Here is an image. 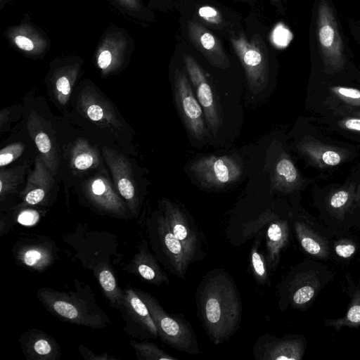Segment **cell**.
I'll list each match as a JSON object with an SVG mask.
<instances>
[{"label":"cell","mask_w":360,"mask_h":360,"mask_svg":"<svg viewBox=\"0 0 360 360\" xmlns=\"http://www.w3.org/2000/svg\"><path fill=\"white\" fill-rule=\"evenodd\" d=\"M200 319L210 338L220 344L238 329L241 319V302L230 276L221 271L210 272L198 292Z\"/></svg>","instance_id":"obj_1"},{"label":"cell","mask_w":360,"mask_h":360,"mask_svg":"<svg viewBox=\"0 0 360 360\" xmlns=\"http://www.w3.org/2000/svg\"><path fill=\"white\" fill-rule=\"evenodd\" d=\"M75 291H59L44 287L37 292L42 305L61 321L93 329L110 323L108 314L99 307L90 287L75 281Z\"/></svg>","instance_id":"obj_2"},{"label":"cell","mask_w":360,"mask_h":360,"mask_svg":"<svg viewBox=\"0 0 360 360\" xmlns=\"http://www.w3.org/2000/svg\"><path fill=\"white\" fill-rule=\"evenodd\" d=\"M319 262L308 260L291 271L285 280L284 294L297 309L307 307L332 278V273Z\"/></svg>","instance_id":"obj_3"},{"label":"cell","mask_w":360,"mask_h":360,"mask_svg":"<svg viewBox=\"0 0 360 360\" xmlns=\"http://www.w3.org/2000/svg\"><path fill=\"white\" fill-rule=\"evenodd\" d=\"M134 289L147 306L157 328L158 336L165 343L175 349L193 354L199 352L195 335L187 321L169 314L148 292Z\"/></svg>","instance_id":"obj_4"},{"label":"cell","mask_w":360,"mask_h":360,"mask_svg":"<svg viewBox=\"0 0 360 360\" xmlns=\"http://www.w3.org/2000/svg\"><path fill=\"white\" fill-rule=\"evenodd\" d=\"M317 37L324 72L333 74L342 70L346 61L344 46L333 9L326 1L318 7Z\"/></svg>","instance_id":"obj_5"},{"label":"cell","mask_w":360,"mask_h":360,"mask_svg":"<svg viewBox=\"0 0 360 360\" xmlns=\"http://www.w3.org/2000/svg\"><path fill=\"white\" fill-rule=\"evenodd\" d=\"M174 92L176 105L188 131L195 139L203 140L208 135L203 110L186 74L179 69L174 73Z\"/></svg>","instance_id":"obj_6"},{"label":"cell","mask_w":360,"mask_h":360,"mask_svg":"<svg viewBox=\"0 0 360 360\" xmlns=\"http://www.w3.org/2000/svg\"><path fill=\"white\" fill-rule=\"evenodd\" d=\"M134 42L130 35L117 27L108 28L98 44L96 64L103 75H108L120 70L131 56Z\"/></svg>","instance_id":"obj_7"},{"label":"cell","mask_w":360,"mask_h":360,"mask_svg":"<svg viewBox=\"0 0 360 360\" xmlns=\"http://www.w3.org/2000/svg\"><path fill=\"white\" fill-rule=\"evenodd\" d=\"M190 170L207 188H221L233 183L243 172L242 166L229 155L202 157L191 164Z\"/></svg>","instance_id":"obj_8"},{"label":"cell","mask_w":360,"mask_h":360,"mask_svg":"<svg viewBox=\"0 0 360 360\" xmlns=\"http://www.w3.org/2000/svg\"><path fill=\"white\" fill-rule=\"evenodd\" d=\"M234 49L244 68L248 86L254 94L262 91L269 79L268 60L258 39L232 37Z\"/></svg>","instance_id":"obj_9"},{"label":"cell","mask_w":360,"mask_h":360,"mask_svg":"<svg viewBox=\"0 0 360 360\" xmlns=\"http://www.w3.org/2000/svg\"><path fill=\"white\" fill-rule=\"evenodd\" d=\"M118 310L125 322L123 329L129 336L139 339L158 338V330L149 310L134 288L123 290Z\"/></svg>","instance_id":"obj_10"},{"label":"cell","mask_w":360,"mask_h":360,"mask_svg":"<svg viewBox=\"0 0 360 360\" xmlns=\"http://www.w3.org/2000/svg\"><path fill=\"white\" fill-rule=\"evenodd\" d=\"M149 231L151 243L166 257L170 271L184 278L188 265L194 259L182 243L173 234L162 214L158 216L155 226L150 228Z\"/></svg>","instance_id":"obj_11"},{"label":"cell","mask_w":360,"mask_h":360,"mask_svg":"<svg viewBox=\"0 0 360 360\" xmlns=\"http://www.w3.org/2000/svg\"><path fill=\"white\" fill-rule=\"evenodd\" d=\"M184 60L197 98L204 112L205 121L215 134L221 124L219 109L212 88L201 67L189 55L184 56Z\"/></svg>","instance_id":"obj_12"},{"label":"cell","mask_w":360,"mask_h":360,"mask_svg":"<svg viewBox=\"0 0 360 360\" xmlns=\"http://www.w3.org/2000/svg\"><path fill=\"white\" fill-rule=\"evenodd\" d=\"M103 155L110 169L117 188L131 214H137L139 199L131 165L127 158L113 149L104 146Z\"/></svg>","instance_id":"obj_13"},{"label":"cell","mask_w":360,"mask_h":360,"mask_svg":"<svg viewBox=\"0 0 360 360\" xmlns=\"http://www.w3.org/2000/svg\"><path fill=\"white\" fill-rule=\"evenodd\" d=\"M305 347L304 338L300 335L278 338L264 335L256 342L254 354L262 360H300Z\"/></svg>","instance_id":"obj_14"},{"label":"cell","mask_w":360,"mask_h":360,"mask_svg":"<svg viewBox=\"0 0 360 360\" xmlns=\"http://www.w3.org/2000/svg\"><path fill=\"white\" fill-rule=\"evenodd\" d=\"M84 192L97 209L117 217H124L128 208L127 204L105 176L98 175L89 179L84 186Z\"/></svg>","instance_id":"obj_15"},{"label":"cell","mask_w":360,"mask_h":360,"mask_svg":"<svg viewBox=\"0 0 360 360\" xmlns=\"http://www.w3.org/2000/svg\"><path fill=\"white\" fill-rule=\"evenodd\" d=\"M162 214L170 230L194 259L200 247L197 230L190 224L186 215L176 204L164 200L162 202Z\"/></svg>","instance_id":"obj_16"},{"label":"cell","mask_w":360,"mask_h":360,"mask_svg":"<svg viewBox=\"0 0 360 360\" xmlns=\"http://www.w3.org/2000/svg\"><path fill=\"white\" fill-rule=\"evenodd\" d=\"M22 351L29 360H58L60 351L56 340L46 333L30 329L20 338Z\"/></svg>","instance_id":"obj_17"},{"label":"cell","mask_w":360,"mask_h":360,"mask_svg":"<svg viewBox=\"0 0 360 360\" xmlns=\"http://www.w3.org/2000/svg\"><path fill=\"white\" fill-rule=\"evenodd\" d=\"M9 41L19 50L31 56H39L49 48L47 36L34 26L20 23L6 32Z\"/></svg>","instance_id":"obj_18"},{"label":"cell","mask_w":360,"mask_h":360,"mask_svg":"<svg viewBox=\"0 0 360 360\" xmlns=\"http://www.w3.org/2000/svg\"><path fill=\"white\" fill-rule=\"evenodd\" d=\"M53 184L51 171L45 165L41 156L35 159L34 168L28 176L26 186L22 193L24 202L35 205L46 199Z\"/></svg>","instance_id":"obj_19"},{"label":"cell","mask_w":360,"mask_h":360,"mask_svg":"<svg viewBox=\"0 0 360 360\" xmlns=\"http://www.w3.org/2000/svg\"><path fill=\"white\" fill-rule=\"evenodd\" d=\"M124 270L156 285L168 283L169 281L167 274L162 270L144 240L140 244L139 252L124 267Z\"/></svg>","instance_id":"obj_20"},{"label":"cell","mask_w":360,"mask_h":360,"mask_svg":"<svg viewBox=\"0 0 360 360\" xmlns=\"http://www.w3.org/2000/svg\"><path fill=\"white\" fill-rule=\"evenodd\" d=\"M56 254L55 248L51 243L32 240L20 244L15 255L20 264L41 271L53 262Z\"/></svg>","instance_id":"obj_21"},{"label":"cell","mask_w":360,"mask_h":360,"mask_svg":"<svg viewBox=\"0 0 360 360\" xmlns=\"http://www.w3.org/2000/svg\"><path fill=\"white\" fill-rule=\"evenodd\" d=\"M297 148L311 165L320 168L340 165L347 158V154L342 148L314 139L301 141Z\"/></svg>","instance_id":"obj_22"},{"label":"cell","mask_w":360,"mask_h":360,"mask_svg":"<svg viewBox=\"0 0 360 360\" xmlns=\"http://www.w3.org/2000/svg\"><path fill=\"white\" fill-rule=\"evenodd\" d=\"M191 38L194 44L214 67L224 69L229 66V61L215 37L201 25L189 22Z\"/></svg>","instance_id":"obj_23"},{"label":"cell","mask_w":360,"mask_h":360,"mask_svg":"<svg viewBox=\"0 0 360 360\" xmlns=\"http://www.w3.org/2000/svg\"><path fill=\"white\" fill-rule=\"evenodd\" d=\"M27 129L45 165L51 173H56L59 163L57 149L51 137L44 129L40 117L34 111L29 115Z\"/></svg>","instance_id":"obj_24"},{"label":"cell","mask_w":360,"mask_h":360,"mask_svg":"<svg viewBox=\"0 0 360 360\" xmlns=\"http://www.w3.org/2000/svg\"><path fill=\"white\" fill-rule=\"evenodd\" d=\"M295 232L302 250L311 257L327 259L330 255V248L327 238L320 234L308 223L296 220Z\"/></svg>","instance_id":"obj_25"},{"label":"cell","mask_w":360,"mask_h":360,"mask_svg":"<svg viewBox=\"0 0 360 360\" xmlns=\"http://www.w3.org/2000/svg\"><path fill=\"white\" fill-rule=\"evenodd\" d=\"M303 179L290 156L282 153L276 161L271 177V188L285 193L299 189Z\"/></svg>","instance_id":"obj_26"},{"label":"cell","mask_w":360,"mask_h":360,"mask_svg":"<svg viewBox=\"0 0 360 360\" xmlns=\"http://www.w3.org/2000/svg\"><path fill=\"white\" fill-rule=\"evenodd\" d=\"M79 103L82 112L89 120L115 127L120 125L111 107L96 93L88 89L84 90Z\"/></svg>","instance_id":"obj_27"},{"label":"cell","mask_w":360,"mask_h":360,"mask_svg":"<svg viewBox=\"0 0 360 360\" xmlns=\"http://www.w3.org/2000/svg\"><path fill=\"white\" fill-rule=\"evenodd\" d=\"M267 264L271 270L278 266L281 251L289 239V226L285 219H277L270 224L266 230Z\"/></svg>","instance_id":"obj_28"},{"label":"cell","mask_w":360,"mask_h":360,"mask_svg":"<svg viewBox=\"0 0 360 360\" xmlns=\"http://www.w3.org/2000/svg\"><path fill=\"white\" fill-rule=\"evenodd\" d=\"M357 184L351 182L332 191L326 197V207L335 219L342 221L355 203Z\"/></svg>","instance_id":"obj_29"},{"label":"cell","mask_w":360,"mask_h":360,"mask_svg":"<svg viewBox=\"0 0 360 360\" xmlns=\"http://www.w3.org/2000/svg\"><path fill=\"white\" fill-rule=\"evenodd\" d=\"M80 68L79 62L67 63L58 68L54 73V87L58 102L65 105L69 100L72 89Z\"/></svg>","instance_id":"obj_30"},{"label":"cell","mask_w":360,"mask_h":360,"mask_svg":"<svg viewBox=\"0 0 360 360\" xmlns=\"http://www.w3.org/2000/svg\"><path fill=\"white\" fill-rule=\"evenodd\" d=\"M350 297L345 314L342 317L324 320L323 323L326 327L340 330L342 328L360 326V283L352 288Z\"/></svg>","instance_id":"obj_31"},{"label":"cell","mask_w":360,"mask_h":360,"mask_svg":"<svg viewBox=\"0 0 360 360\" xmlns=\"http://www.w3.org/2000/svg\"><path fill=\"white\" fill-rule=\"evenodd\" d=\"M95 271L102 291L110 307L118 310L123 296V290L118 286L112 271L105 264L98 265Z\"/></svg>","instance_id":"obj_32"},{"label":"cell","mask_w":360,"mask_h":360,"mask_svg":"<svg viewBox=\"0 0 360 360\" xmlns=\"http://www.w3.org/2000/svg\"><path fill=\"white\" fill-rule=\"evenodd\" d=\"M100 157L97 150L85 139H77L71 150V163L78 170H86L99 165Z\"/></svg>","instance_id":"obj_33"},{"label":"cell","mask_w":360,"mask_h":360,"mask_svg":"<svg viewBox=\"0 0 360 360\" xmlns=\"http://www.w3.org/2000/svg\"><path fill=\"white\" fill-rule=\"evenodd\" d=\"M330 89L331 94L343 104L338 108V113L344 116L360 115V90L340 86H331Z\"/></svg>","instance_id":"obj_34"},{"label":"cell","mask_w":360,"mask_h":360,"mask_svg":"<svg viewBox=\"0 0 360 360\" xmlns=\"http://www.w3.org/2000/svg\"><path fill=\"white\" fill-rule=\"evenodd\" d=\"M136 359L139 360H176V358L166 353L156 345L146 341L136 342L131 340Z\"/></svg>","instance_id":"obj_35"},{"label":"cell","mask_w":360,"mask_h":360,"mask_svg":"<svg viewBox=\"0 0 360 360\" xmlns=\"http://www.w3.org/2000/svg\"><path fill=\"white\" fill-rule=\"evenodd\" d=\"M259 240H255L250 252V266L257 282L264 284L269 281V266L262 252L259 250Z\"/></svg>","instance_id":"obj_36"},{"label":"cell","mask_w":360,"mask_h":360,"mask_svg":"<svg viewBox=\"0 0 360 360\" xmlns=\"http://www.w3.org/2000/svg\"><path fill=\"white\" fill-rule=\"evenodd\" d=\"M25 174V167L20 166L12 169L1 171L0 173V196L1 200L13 192L18 184L22 180Z\"/></svg>","instance_id":"obj_37"},{"label":"cell","mask_w":360,"mask_h":360,"mask_svg":"<svg viewBox=\"0 0 360 360\" xmlns=\"http://www.w3.org/2000/svg\"><path fill=\"white\" fill-rule=\"evenodd\" d=\"M122 13L129 17L147 20L150 16L141 0H110Z\"/></svg>","instance_id":"obj_38"},{"label":"cell","mask_w":360,"mask_h":360,"mask_svg":"<svg viewBox=\"0 0 360 360\" xmlns=\"http://www.w3.org/2000/svg\"><path fill=\"white\" fill-rule=\"evenodd\" d=\"M25 150L22 143H14L10 144L1 150L0 166L3 167L20 157Z\"/></svg>","instance_id":"obj_39"},{"label":"cell","mask_w":360,"mask_h":360,"mask_svg":"<svg viewBox=\"0 0 360 360\" xmlns=\"http://www.w3.org/2000/svg\"><path fill=\"white\" fill-rule=\"evenodd\" d=\"M357 249L356 243L349 238H342L335 242L333 251L340 259H349L356 252Z\"/></svg>","instance_id":"obj_40"},{"label":"cell","mask_w":360,"mask_h":360,"mask_svg":"<svg viewBox=\"0 0 360 360\" xmlns=\"http://www.w3.org/2000/svg\"><path fill=\"white\" fill-rule=\"evenodd\" d=\"M199 16L205 22L218 25L221 23L222 18L219 11L210 6H204L198 9Z\"/></svg>","instance_id":"obj_41"},{"label":"cell","mask_w":360,"mask_h":360,"mask_svg":"<svg viewBox=\"0 0 360 360\" xmlns=\"http://www.w3.org/2000/svg\"><path fill=\"white\" fill-rule=\"evenodd\" d=\"M39 219V213L37 210L31 209L21 211L17 217L18 222L26 226L35 225Z\"/></svg>","instance_id":"obj_42"},{"label":"cell","mask_w":360,"mask_h":360,"mask_svg":"<svg viewBox=\"0 0 360 360\" xmlns=\"http://www.w3.org/2000/svg\"><path fill=\"white\" fill-rule=\"evenodd\" d=\"M338 124L343 129L360 132V115H345Z\"/></svg>","instance_id":"obj_43"},{"label":"cell","mask_w":360,"mask_h":360,"mask_svg":"<svg viewBox=\"0 0 360 360\" xmlns=\"http://www.w3.org/2000/svg\"><path fill=\"white\" fill-rule=\"evenodd\" d=\"M78 349L82 356V357L87 360H117V359L110 356L108 353H103L101 355H96L93 353L89 349H88L84 345H80L78 347Z\"/></svg>","instance_id":"obj_44"},{"label":"cell","mask_w":360,"mask_h":360,"mask_svg":"<svg viewBox=\"0 0 360 360\" xmlns=\"http://www.w3.org/2000/svg\"><path fill=\"white\" fill-rule=\"evenodd\" d=\"M354 205L360 211V182L357 184L356 187Z\"/></svg>","instance_id":"obj_45"},{"label":"cell","mask_w":360,"mask_h":360,"mask_svg":"<svg viewBox=\"0 0 360 360\" xmlns=\"http://www.w3.org/2000/svg\"><path fill=\"white\" fill-rule=\"evenodd\" d=\"M9 0H0V7L3 8V7L8 2Z\"/></svg>","instance_id":"obj_46"}]
</instances>
